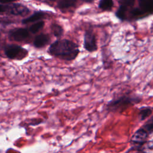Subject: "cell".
Instances as JSON below:
<instances>
[{"mask_svg":"<svg viewBox=\"0 0 153 153\" xmlns=\"http://www.w3.org/2000/svg\"><path fill=\"white\" fill-rule=\"evenodd\" d=\"M51 56L61 60L71 61L74 60L79 53V45L72 41L63 39L53 42L48 49Z\"/></svg>","mask_w":153,"mask_h":153,"instance_id":"obj_1","label":"cell"},{"mask_svg":"<svg viewBox=\"0 0 153 153\" xmlns=\"http://www.w3.org/2000/svg\"><path fill=\"white\" fill-rule=\"evenodd\" d=\"M141 98L138 96L124 94L111 100L106 105V109L110 112H122L130 106L138 103Z\"/></svg>","mask_w":153,"mask_h":153,"instance_id":"obj_2","label":"cell"},{"mask_svg":"<svg viewBox=\"0 0 153 153\" xmlns=\"http://www.w3.org/2000/svg\"><path fill=\"white\" fill-rule=\"evenodd\" d=\"M153 130V118L151 116L150 118L138 129L132 136L130 142L132 144L136 145L137 147L140 148L147 142L149 136L152 133Z\"/></svg>","mask_w":153,"mask_h":153,"instance_id":"obj_3","label":"cell"},{"mask_svg":"<svg viewBox=\"0 0 153 153\" xmlns=\"http://www.w3.org/2000/svg\"><path fill=\"white\" fill-rule=\"evenodd\" d=\"M5 56L11 60H22L28 54L26 49L16 44H7L4 48Z\"/></svg>","mask_w":153,"mask_h":153,"instance_id":"obj_4","label":"cell"},{"mask_svg":"<svg viewBox=\"0 0 153 153\" xmlns=\"http://www.w3.org/2000/svg\"><path fill=\"white\" fill-rule=\"evenodd\" d=\"M30 10L25 5L20 3H11L7 5V14L14 16L24 17L30 13Z\"/></svg>","mask_w":153,"mask_h":153,"instance_id":"obj_5","label":"cell"},{"mask_svg":"<svg viewBox=\"0 0 153 153\" xmlns=\"http://www.w3.org/2000/svg\"><path fill=\"white\" fill-rule=\"evenodd\" d=\"M84 48L88 52H94L97 50L96 35L91 29L85 32L84 36Z\"/></svg>","mask_w":153,"mask_h":153,"instance_id":"obj_6","label":"cell"},{"mask_svg":"<svg viewBox=\"0 0 153 153\" xmlns=\"http://www.w3.org/2000/svg\"><path fill=\"white\" fill-rule=\"evenodd\" d=\"M28 29L23 27H17L9 30L8 33V38L11 41H23L29 36Z\"/></svg>","mask_w":153,"mask_h":153,"instance_id":"obj_7","label":"cell"},{"mask_svg":"<svg viewBox=\"0 0 153 153\" xmlns=\"http://www.w3.org/2000/svg\"><path fill=\"white\" fill-rule=\"evenodd\" d=\"M50 41L49 35L45 33H41L36 35L33 40V46L37 48H40L45 47Z\"/></svg>","mask_w":153,"mask_h":153,"instance_id":"obj_8","label":"cell"},{"mask_svg":"<svg viewBox=\"0 0 153 153\" xmlns=\"http://www.w3.org/2000/svg\"><path fill=\"white\" fill-rule=\"evenodd\" d=\"M47 14L42 11H35L33 14L28 17H26L22 20V24H27L29 23H33L37 21H41V20L46 18Z\"/></svg>","mask_w":153,"mask_h":153,"instance_id":"obj_9","label":"cell"},{"mask_svg":"<svg viewBox=\"0 0 153 153\" xmlns=\"http://www.w3.org/2000/svg\"><path fill=\"white\" fill-rule=\"evenodd\" d=\"M139 8L146 14H152L153 11V0H138Z\"/></svg>","mask_w":153,"mask_h":153,"instance_id":"obj_10","label":"cell"},{"mask_svg":"<svg viewBox=\"0 0 153 153\" xmlns=\"http://www.w3.org/2000/svg\"><path fill=\"white\" fill-rule=\"evenodd\" d=\"M139 117L140 118V120H144L147 118L148 117L151 115L152 114V108L149 106H143L140 108L139 109Z\"/></svg>","mask_w":153,"mask_h":153,"instance_id":"obj_11","label":"cell"},{"mask_svg":"<svg viewBox=\"0 0 153 153\" xmlns=\"http://www.w3.org/2000/svg\"><path fill=\"white\" fill-rule=\"evenodd\" d=\"M113 6V0H100L99 2V8L103 11H111Z\"/></svg>","mask_w":153,"mask_h":153,"instance_id":"obj_12","label":"cell"},{"mask_svg":"<svg viewBox=\"0 0 153 153\" xmlns=\"http://www.w3.org/2000/svg\"><path fill=\"white\" fill-rule=\"evenodd\" d=\"M76 2V0H60L58 2L57 7L61 10L66 9L75 6Z\"/></svg>","mask_w":153,"mask_h":153,"instance_id":"obj_13","label":"cell"},{"mask_svg":"<svg viewBox=\"0 0 153 153\" xmlns=\"http://www.w3.org/2000/svg\"><path fill=\"white\" fill-rule=\"evenodd\" d=\"M51 30L53 35L57 38H60L63 33V29L62 26L57 23H53L51 25Z\"/></svg>","mask_w":153,"mask_h":153,"instance_id":"obj_14","label":"cell"},{"mask_svg":"<svg viewBox=\"0 0 153 153\" xmlns=\"http://www.w3.org/2000/svg\"><path fill=\"white\" fill-rule=\"evenodd\" d=\"M127 9H128L127 8H126V7L123 6V5H120L117 11L115 13L116 17L118 19H120L122 21L126 20V17H126V14H127Z\"/></svg>","mask_w":153,"mask_h":153,"instance_id":"obj_15","label":"cell"},{"mask_svg":"<svg viewBox=\"0 0 153 153\" xmlns=\"http://www.w3.org/2000/svg\"><path fill=\"white\" fill-rule=\"evenodd\" d=\"M45 25V22L44 21H39L32 25L30 26V27L28 29L29 32L32 33H36L38 32L40 30H41Z\"/></svg>","mask_w":153,"mask_h":153,"instance_id":"obj_16","label":"cell"},{"mask_svg":"<svg viewBox=\"0 0 153 153\" xmlns=\"http://www.w3.org/2000/svg\"><path fill=\"white\" fill-rule=\"evenodd\" d=\"M131 17L134 19H139L146 16V14L139 8H134L130 11Z\"/></svg>","mask_w":153,"mask_h":153,"instance_id":"obj_17","label":"cell"},{"mask_svg":"<svg viewBox=\"0 0 153 153\" xmlns=\"http://www.w3.org/2000/svg\"><path fill=\"white\" fill-rule=\"evenodd\" d=\"M135 3V0H119L120 5H123L126 8L132 7Z\"/></svg>","mask_w":153,"mask_h":153,"instance_id":"obj_18","label":"cell"},{"mask_svg":"<svg viewBox=\"0 0 153 153\" xmlns=\"http://www.w3.org/2000/svg\"><path fill=\"white\" fill-rule=\"evenodd\" d=\"M14 22L7 17L0 18V26L1 27H6L8 25H10L13 23Z\"/></svg>","mask_w":153,"mask_h":153,"instance_id":"obj_19","label":"cell"},{"mask_svg":"<svg viewBox=\"0 0 153 153\" xmlns=\"http://www.w3.org/2000/svg\"><path fill=\"white\" fill-rule=\"evenodd\" d=\"M7 10V4H0V14H6Z\"/></svg>","mask_w":153,"mask_h":153,"instance_id":"obj_20","label":"cell"},{"mask_svg":"<svg viewBox=\"0 0 153 153\" xmlns=\"http://www.w3.org/2000/svg\"><path fill=\"white\" fill-rule=\"evenodd\" d=\"M19 0H0V4H6L9 3H13Z\"/></svg>","mask_w":153,"mask_h":153,"instance_id":"obj_21","label":"cell"},{"mask_svg":"<svg viewBox=\"0 0 153 153\" xmlns=\"http://www.w3.org/2000/svg\"><path fill=\"white\" fill-rule=\"evenodd\" d=\"M81 1H82L84 2H91L94 1V0H81Z\"/></svg>","mask_w":153,"mask_h":153,"instance_id":"obj_22","label":"cell"},{"mask_svg":"<svg viewBox=\"0 0 153 153\" xmlns=\"http://www.w3.org/2000/svg\"><path fill=\"white\" fill-rule=\"evenodd\" d=\"M1 33H0V40H1Z\"/></svg>","mask_w":153,"mask_h":153,"instance_id":"obj_23","label":"cell"},{"mask_svg":"<svg viewBox=\"0 0 153 153\" xmlns=\"http://www.w3.org/2000/svg\"><path fill=\"white\" fill-rule=\"evenodd\" d=\"M50 1H56V0H50Z\"/></svg>","mask_w":153,"mask_h":153,"instance_id":"obj_24","label":"cell"}]
</instances>
